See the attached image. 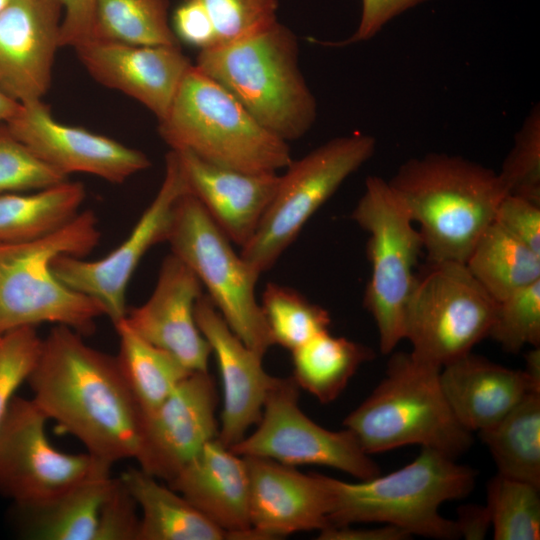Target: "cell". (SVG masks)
<instances>
[{"label":"cell","mask_w":540,"mask_h":540,"mask_svg":"<svg viewBox=\"0 0 540 540\" xmlns=\"http://www.w3.org/2000/svg\"><path fill=\"white\" fill-rule=\"evenodd\" d=\"M70 327L54 325L29 374L32 400L58 427L109 465L139 450L142 412L117 358L87 345Z\"/></svg>","instance_id":"cell-1"},{"label":"cell","mask_w":540,"mask_h":540,"mask_svg":"<svg viewBox=\"0 0 540 540\" xmlns=\"http://www.w3.org/2000/svg\"><path fill=\"white\" fill-rule=\"evenodd\" d=\"M429 262H466L507 195L497 172L459 155L431 152L402 163L387 180Z\"/></svg>","instance_id":"cell-2"},{"label":"cell","mask_w":540,"mask_h":540,"mask_svg":"<svg viewBox=\"0 0 540 540\" xmlns=\"http://www.w3.org/2000/svg\"><path fill=\"white\" fill-rule=\"evenodd\" d=\"M476 477V470L426 447L412 462L386 475L358 482L322 475L331 498L329 526L382 523L411 536L459 539L456 520L442 516L440 507L467 497Z\"/></svg>","instance_id":"cell-3"},{"label":"cell","mask_w":540,"mask_h":540,"mask_svg":"<svg viewBox=\"0 0 540 540\" xmlns=\"http://www.w3.org/2000/svg\"><path fill=\"white\" fill-rule=\"evenodd\" d=\"M194 65L286 142L303 137L316 120L317 103L299 67L297 38L279 21L252 36L200 50Z\"/></svg>","instance_id":"cell-4"},{"label":"cell","mask_w":540,"mask_h":540,"mask_svg":"<svg viewBox=\"0 0 540 540\" xmlns=\"http://www.w3.org/2000/svg\"><path fill=\"white\" fill-rule=\"evenodd\" d=\"M440 370L411 352L394 353L384 378L347 415L344 427L369 455L417 444L457 459L472 447L474 438L454 416Z\"/></svg>","instance_id":"cell-5"},{"label":"cell","mask_w":540,"mask_h":540,"mask_svg":"<svg viewBox=\"0 0 540 540\" xmlns=\"http://www.w3.org/2000/svg\"><path fill=\"white\" fill-rule=\"evenodd\" d=\"M98 219L80 213L56 232L30 242L0 244V335L42 323L64 325L83 336L104 316L95 300L64 285L52 262L65 255L84 258L99 243Z\"/></svg>","instance_id":"cell-6"},{"label":"cell","mask_w":540,"mask_h":540,"mask_svg":"<svg viewBox=\"0 0 540 540\" xmlns=\"http://www.w3.org/2000/svg\"><path fill=\"white\" fill-rule=\"evenodd\" d=\"M158 131L171 150L227 168L277 173L292 161L288 142L265 129L224 87L194 64Z\"/></svg>","instance_id":"cell-7"},{"label":"cell","mask_w":540,"mask_h":540,"mask_svg":"<svg viewBox=\"0 0 540 540\" xmlns=\"http://www.w3.org/2000/svg\"><path fill=\"white\" fill-rule=\"evenodd\" d=\"M166 242L195 273L232 332L263 357L274 342L256 298L260 275L189 192L175 205Z\"/></svg>","instance_id":"cell-8"},{"label":"cell","mask_w":540,"mask_h":540,"mask_svg":"<svg viewBox=\"0 0 540 540\" xmlns=\"http://www.w3.org/2000/svg\"><path fill=\"white\" fill-rule=\"evenodd\" d=\"M352 219L368 233L371 275L363 304L379 334V347L390 354L404 340L405 316L415 286L414 270L423 243L387 180L369 176Z\"/></svg>","instance_id":"cell-9"},{"label":"cell","mask_w":540,"mask_h":540,"mask_svg":"<svg viewBox=\"0 0 540 540\" xmlns=\"http://www.w3.org/2000/svg\"><path fill=\"white\" fill-rule=\"evenodd\" d=\"M375 150L373 136L353 134L331 139L292 160L241 256L259 275L268 271L315 212Z\"/></svg>","instance_id":"cell-10"},{"label":"cell","mask_w":540,"mask_h":540,"mask_svg":"<svg viewBox=\"0 0 540 540\" xmlns=\"http://www.w3.org/2000/svg\"><path fill=\"white\" fill-rule=\"evenodd\" d=\"M496 308L464 263L429 262L408 302L404 339L415 358L442 368L489 336Z\"/></svg>","instance_id":"cell-11"},{"label":"cell","mask_w":540,"mask_h":540,"mask_svg":"<svg viewBox=\"0 0 540 540\" xmlns=\"http://www.w3.org/2000/svg\"><path fill=\"white\" fill-rule=\"evenodd\" d=\"M299 387L277 378L264 403L255 431L230 449L240 456L261 457L296 467L327 466L366 480L381 474L377 463L347 428L328 430L299 407Z\"/></svg>","instance_id":"cell-12"},{"label":"cell","mask_w":540,"mask_h":540,"mask_svg":"<svg viewBox=\"0 0 540 540\" xmlns=\"http://www.w3.org/2000/svg\"><path fill=\"white\" fill-rule=\"evenodd\" d=\"M189 192L175 151L165 157V174L152 202L128 237L98 260L59 256L52 262L56 277L68 288L98 302L113 325L127 314L126 293L137 266L156 244L166 242L174 208Z\"/></svg>","instance_id":"cell-13"},{"label":"cell","mask_w":540,"mask_h":540,"mask_svg":"<svg viewBox=\"0 0 540 540\" xmlns=\"http://www.w3.org/2000/svg\"><path fill=\"white\" fill-rule=\"evenodd\" d=\"M48 418L32 399L14 396L0 427V494L25 508L71 488L97 459L59 451L46 434Z\"/></svg>","instance_id":"cell-14"},{"label":"cell","mask_w":540,"mask_h":540,"mask_svg":"<svg viewBox=\"0 0 540 540\" xmlns=\"http://www.w3.org/2000/svg\"><path fill=\"white\" fill-rule=\"evenodd\" d=\"M218 394L208 371L185 377L155 409L142 414L139 468L171 481L211 440L217 438Z\"/></svg>","instance_id":"cell-15"},{"label":"cell","mask_w":540,"mask_h":540,"mask_svg":"<svg viewBox=\"0 0 540 540\" xmlns=\"http://www.w3.org/2000/svg\"><path fill=\"white\" fill-rule=\"evenodd\" d=\"M5 124L41 160L67 177L86 173L121 184L151 166L147 155L137 149L58 122L43 100L20 104Z\"/></svg>","instance_id":"cell-16"},{"label":"cell","mask_w":540,"mask_h":540,"mask_svg":"<svg viewBox=\"0 0 540 540\" xmlns=\"http://www.w3.org/2000/svg\"><path fill=\"white\" fill-rule=\"evenodd\" d=\"M62 16L59 0H13L0 13V88L20 104L50 87Z\"/></svg>","instance_id":"cell-17"},{"label":"cell","mask_w":540,"mask_h":540,"mask_svg":"<svg viewBox=\"0 0 540 540\" xmlns=\"http://www.w3.org/2000/svg\"><path fill=\"white\" fill-rule=\"evenodd\" d=\"M202 290L195 273L170 253L161 264L149 299L127 310L124 320L140 337L172 354L188 370L208 371L211 347L194 313Z\"/></svg>","instance_id":"cell-18"},{"label":"cell","mask_w":540,"mask_h":540,"mask_svg":"<svg viewBox=\"0 0 540 540\" xmlns=\"http://www.w3.org/2000/svg\"><path fill=\"white\" fill-rule=\"evenodd\" d=\"M194 313L197 326L216 357L222 382L223 408L217 439L231 448L260 421L277 377L265 371L263 357L232 332L207 295L197 300Z\"/></svg>","instance_id":"cell-19"},{"label":"cell","mask_w":540,"mask_h":540,"mask_svg":"<svg viewBox=\"0 0 540 540\" xmlns=\"http://www.w3.org/2000/svg\"><path fill=\"white\" fill-rule=\"evenodd\" d=\"M249 473V517L257 539H278L330 525L329 491L321 474H303L276 461L243 456Z\"/></svg>","instance_id":"cell-20"},{"label":"cell","mask_w":540,"mask_h":540,"mask_svg":"<svg viewBox=\"0 0 540 540\" xmlns=\"http://www.w3.org/2000/svg\"><path fill=\"white\" fill-rule=\"evenodd\" d=\"M75 50L97 82L140 102L158 121L167 114L184 75L193 65L180 46L90 40Z\"/></svg>","instance_id":"cell-21"},{"label":"cell","mask_w":540,"mask_h":540,"mask_svg":"<svg viewBox=\"0 0 540 540\" xmlns=\"http://www.w3.org/2000/svg\"><path fill=\"white\" fill-rule=\"evenodd\" d=\"M176 152L189 193L240 248L254 236L279 183L277 173H253L207 162L188 151Z\"/></svg>","instance_id":"cell-22"},{"label":"cell","mask_w":540,"mask_h":540,"mask_svg":"<svg viewBox=\"0 0 540 540\" xmlns=\"http://www.w3.org/2000/svg\"><path fill=\"white\" fill-rule=\"evenodd\" d=\"M168 486L223 529L228 539L256 540L249 517L246 461L217 438L209 441Z\"/></svg>","instance_id":"cell-23"},{"label":"cell","mask_w":540,"mask_h":540,"mask_svg":"<svg viewBox=\"0 0 540 540\" xmlns=\"http://www.w3.org/2000/svg\"><path fill=\"white\" fill-rule=\"evenodd\" d=\"M440 383L454 416L472 433L491 427L530 392L540 391L524 370L472 352L443 366Z\"/></svg>","instance_id":"cell-24"},{"label":"cell","mask_w":540,"mask_h":540,"mask_svg":"<svg viewBox=\"0 0 540 540\" xmlns=\"http://www.w3.org/2000/svg\"><path fill=\"white\" fill-rule=\"evenodd\" d=\"M111 465L97 461L80 482L23 514V533L36 540H94L101 502L112 479Z\"/></svg>","instance_id":"cell-25"},{"label":"cell","mask_w":540,"mask_h":540,"mask_svg":"<svg viewBox=\"0 0 540 540\" xmlns=\"http://www.w3.org/2000/svg\"><path fill=\"white\" fill-rule=\"evenodd\" d=\"M120 477L141 511L138 540L228 539L223 529L180 493L142 469L129 468Z\"/></svg>","instance_id":"cell-26"},{"label":"cell","mask_w":540,"mask_h":540,"mask_svg":"<svg viewBox=\"0 0 540 540\" xmlns=\"http://www.w3.org/2000/svg\"><path fill=\"white\" fill-rule=\"evenodd\" d=\"M85 198L84 185L69 180L0 195V244L30 242L56 232L80 213Z\"/></svg>","instance_id":"cell-27"},{"label":"cell","mask_w":540,"mask_h":540,"mask_svg":"<svg viewBox=\"0 0 540 540\" xmlns=\"http://www.w3.org/2000/svg\"><path fill=\"white\" fill-rule=\"evenodd\" d=\"M291 353L292 379L321 403L336 400L360 366L374 357L369 347L328 330Z\"/></svg>","instance_id":"cell-28"},{"label":"cell","mask_w":540,"mask_h":540,"mask_svg":"<svg viewBox=\"0 0 540 540\" xmlns=\"http://www.w3.org/2000/svg\"><path fill=\"white\" fill-rule=\"evenodd\" d=\"M465 265L496 302L540 280V254L494 221L474 245Z\"/></svg>","instance_id":"cell-29"},{"label":"cell","mask_w":540,"mask_h":540,"mask_svg":"<svg viewBox=\"0 0 540 540\" xmlns=\"http://www.w3.org/2000/svg\"><path fill=\"white\" fill-rule=\"evenodd\" d=\"M477 433L498 474L540 487V391L530 392L500 421Z\"/></svg>","instance_id":"cell-30"},{"label":"cell","mask_w":540,"mask_h":540,"mask_svg":"<svg viewBox=\"0 0 540 540\" xmlns=\"http://www.w3.org/2000/svg\"><path fill=\"white\" fill-rule=\"evenodd\" d=\"M116 356L120 370L142 414L160 405L192 371L169 352L149 343L121 320Z\"/></svg>","instance_id":"cell-31"},{"label":"cell","mask_w":540,"mask_h":540,"mask_svg":"<svg viewBox=\"0 0 540 540\" xmlns=\"http://www.w3.org/2000/svg\"><path fill=\"white\" fill-rule=\"evenodd\" d=\"M168 11L169 0H96L91 40L180 46Z\"/></svg>","instance_id":"cell-32"},{"label":"cell","mask_w":540,"mask_h":540,"mask_svg":"<svg viewBox=\"0 0 540 540\" xmlns=\"http://www.w3.org/2000/svg\"><path fill=\"white\" fill-rule=\"evenodd\" d=\"M495 540L540 539V487L496 474L485 505Z\"/></svg>","instance_id":"cell-33"},{"label":"cell","mask_w":540,"mask_h":540,"mask_svg":"<svg viewBox=\"0 0 540 540\" xmlns=\"http://www.w3.org/2000/svg\"><path fill=\"white\" fill-rule=\"evenodd\" d=\"M260 304L274 344L290 351L327 331L331 322L326 309L287 286L267 284Z\"/></svg>","instance_id":"cell-34"},{"label":"cell","mask_w":540,"mask_h":540,"mask_svg":"<svg viewBox=\"0 0 540 540\" xmlns=\"http://www.w3.org/2000/svg\"><path fill=\"white\" fill-rule=\"evenodd\" d=\"M498 177L507 195L540 205V108L534 106L514 136Z\"/></svg>","instance_id":"cell-35"},{"label":"cell","mask_w":540,"mask_h":540,"mask_svg":"<svg viewBox=\"0 0 540 540\" xmlns=\"http://www.w3.org/2000/svg\"><path fill=\"white\" fill-rule=\"evenodd\" d=\"M504 351L540 345V280L497 302L489 336Z\"/></svg>","instance_id":"cell-36"},{"label":"cell","mask_w":540,"mask_h":540,"mask_svg":"<svg viewBox=\"0 0 540 540\" xmlns=\"http://www.w3.org/2000/svg\"><path fill=\"white\" fill-rule=\"evenodd\" d=\"M68 180L0 125V195L44 189Z\"/></svg>","instance_id":"cell-37"},{"label":"cell","mask_w":540,"mask_h":540,"mask_svg":"<svg viewBox=\"0 0 540 540\" xmlns=\"http://www.w3.org/2000/svg\"><path fill=\"white\" fill-rule=\"evenodd\" d=\"M196 1L208 13L216 31L218 45L252 36L278 21V0Z\"/></svg>","instance_id":"cell-38"},{"label":"cell","mask_w":540,"mask_h":540,"mask_svg":"<svg viewBox=\"0 0 540 540\" xmlns=\"http://www.w3.org/2000/svg\"><path fill=\"white\" fill-rule=\"evenodd\" d=\"M42 340L36 327H22L0 335V427L17 389L36 364Z\"/></svg>","instance_id":"cell-39"},{"label":"cell","mask_w":540,"mask_h":540,"mask_svg":"<svg viewBox=\"0 0 540 540\" xmlns=\"http://www.w3.org/2000/svg\"><path fill=\"white\" fill-rule=\"evenodd\" d=\"M138 504L121 477L111 479L100 505L94 540H138Z\"/></svg>","instance_id":"cell-40"},{"label":"cell","mask_w":540,"mask_h":540,"mask_svg":"<svg viewBox=\"0 0 540 540\" xmlns=\"http://www.w3.org/2000/svg\"><path fill=\"white\" fill-rule=\"evenodd\" d=\"M494 222L540 254V205L506 195L497 208Z\"/></svg>","instance_id":"cell-41"},{"label":"cell","mask_w":540,"mask_h":540,"mask_svg":"<svg viewBox=\"0 0 540 540\" xmlns=\"http://www.w3.org/2000/svg\"><path fill=\"white\" fill-rule=\"evenodd\" d=\"M430 0H361V16L355 32L337 42H320L326 46L344 47L375 37L391 20Z\"/></svg>","instance_id":"cell-42"},{"label":"cell","mask_w":540,"mask_h":540,"mask_svg":"<svg viewBox=\"0 0 540 540\" xmlns=\"http://www.w3.org/2000/svg\"><path fill=\"white\" fill-rule=\"evenodd\" d=\"M172 29L179 41L200 50L218 45L214 25L196 0H185L174 11Z\"/></svg>","instance_id":"cell-43"},{"label":"cell","mask_w":540,"mask_h":540,"mask_svg":"<svg viewBox=\"0 0 540 540\" xmlns=\"http://www.w3.org/2000/svg\"><path fill=\"white\" fill-rule=\"evenodd\" d=\"M62 9L60 46L76 48L92 39L96 0H59Z\"/></svg>","instance_id":"cell-44"},{"label":"cell","mask_w":540,"mask_h":540,"mask_svg":"<svg viewBox=\"0 0 540 540\" xmlns=\"http://www.w3.org/2000/svg\"><path fill=\"white\" fill-rule=\"evenodd\" d=\"M412 536L394 525L384 524L377 528H353L347 526H328L319 531V540H407Z\"/></svg>","instance_id":"cell-45"},{"label":"cell","mask_w":540,"mask_h":540,"mask_svg":"<svg viewBox=\"0 0 540 540\" xmlns=\"http://www.w3.org/2000/svg\"><path fill=\"white\" fill-rule=\"evenodd\" d=\"M461 538L484 539L491 528L490 517L485 506L464 505L458 509L456 519Z\"/></svg>","instance_id":"cell-46"},{"label":"cell","mask_w":540,"mask_h":540,"mask_svg":"<svg viewBox=\"0 0 540 540\" xmlns=\"http://www.w3.org/2000/svg\"><path fill=\"white\" fill-rule=\"evenodd\" d=\"M524 371L536 382L540 383V349L533 347L525 356Z\"/></svg>","instance_id":"cell-47"},{"label":"cell","mask_w":540,"mask_h":540,"mask_svg":"<svg viewBox=\"0 0 540 540\" xmlns=\"http://www.w3.org/2000/svg\"><path fill=\"white\" fill-rule=\"evenodd\" d=\"M20 103L0 88V125L6 123L18 110Z\"/></svg>","instance_id":"cell-48"},{"label":"cell","mask_w":540,"mask_h":540,"mask_svg":"<svg viewBox=\"0 0 540 540\" xmlns=\"http://www.w3.org/2000/svg\"><path fill=\"white\" fill-rule=\"evenodd\" d=\"M13 0H0V13L5 9Z\"/></svg>","instance_id":"cell-49"}]
</instances>
